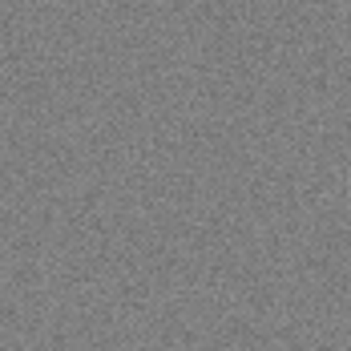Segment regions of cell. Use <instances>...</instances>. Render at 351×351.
<instances>
[]
</instances>
